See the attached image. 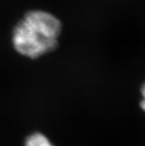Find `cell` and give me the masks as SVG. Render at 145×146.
<instances>
[{"label": "cell", "instance_id": "6da1fadb", "mask_svg": "<svg viewBox=\"0 0 145 146\" xmlns=\"http://www.w3.org/2000/svg\"><path fill=\"white\" fill-rule=\"evenodd\" d=\"M61 32L62 23L57 16L45 10H30L14 25L11 42L18 54L36 60L58 47Z\"/></svg>", "mask_w": 145, "mask_h": 146}, {"label": "cell", "instance_id": "7a4b0ae2", "mask_svg": "<svg viewBox=\"0 0 145 146\" xmlns=\"http://www.w3.org/2000/svg\"><path fill=\"white\" fill-rule=\"evenodd\" d=\"M24 146H55L50 138L41 132H33L25 138Z\"/></svg>", "mask_w": 145, "mask_h": 146}, {"label": "cell", "instance_id": "3957f363", "mask_svg": "<svg viewBox=\"0 0 145 146\" xmlns=\"http://www.w3.org/2000/svg\"><path fill=\"white\" fill-rule=\"evenodd\" d=\"M142 101L141 102V107L145 111V83L142 87Z\"/></svg>", "mask_w": 145, "mask_h": 146}]
</instances>
